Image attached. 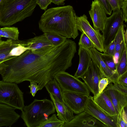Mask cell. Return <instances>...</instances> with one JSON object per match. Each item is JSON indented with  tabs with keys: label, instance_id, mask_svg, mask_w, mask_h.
Segmentation results:
<instances>
[{
	"label": "cell",
	"instance_id": "277c9868",
	"mask_svg": "<svg viewBox=\"0 0 127 127\" xmlns=\"http://www.w3.org/2000/svg\"><path fill=\"white\" fill-rule=\"evenodd\" d=\"M55 110L52 101L35 99L29 105L24 106L21 111V117L27 127H38Z\"/></svg>",
	"mask_w": 127,
	"mask_h": 127
},
{
	"label": "cell",
	"instance_id": "836d02e7",
	"mask_svg": "<svg viewBox=\"0 0 127 127\" xmlns=\"http://www.w3.org/2000/svg\"><path fill=\"white\" fill-rule=\"evenodd\" d=\"M109 83V80L106 77L100 80L98 84V95L103 92Z\"/></svg>",
	"mask_w": 127,
	"mask_h": 127
},
{
	"label": "cell",
	"instance_id": "d6a6232c",
	"mask_svg": "<svg viewBox=\"0 0 127 127\" xmlns=\"http://www.w3.org/2000/svg\"><path fill=\"white\" fill-rule=\"evenodd\" d=\"M113 10L121 9L124 0H107Z\"/></svg>",
	"mask_w": 127,
	"mask_h": 127
},
{
	"label": "cell",
	"instance_id": "d6986e66",
	"mask_svg": "<svg viewBox=\"0 0 127 127\" xmlns=\"http://www.w3.org/2000/svg\"><path fill=\"white\" fill-rule=\"evenodd\" d=\"M78 55L79 60L78 67L74 76L79 78L87 70L90 65L92 59L88 49L79 46Z\"/></svg>",
	"mask_w": 127,
	"mask_h": 127
},
{
	"label": "cell",
	"instance_id": "4fadbf2b",
	"mask_svg": "<svg viewBox=\"0 0 127 127\" xmlns=\"http://www.w3.org/2000/svg\"><path fill=\"white\" fill-rule=\"evenodd\" d=\"M107 127L104 124L83 111L74 116L69 122L64 123L62 127Z\"/></svg>",
	"mask_w": 127,
	"mask_h": 127
},
{
	"label": "cell",
	"instance_id": "8992f818",
	"mask_svg": "<svg viewBox=\"0 0 127 127\" xmlns=\"http://www.w3.org/2000/svg\"><path fill=\"white\" fill-rule=\"evenodd\" d=\"M62 90L76 93L87 96L90 91L84 82L65 71H60L54 76Z\"/></svg>",
	"mask_w": 127,
	"mask_h": 127
},
{
	"label": "cell",
	"instance_id": "ba28073f",
	"mask_svg": "<svg viewBox=\"0 0 127 127\" xmlns=\"http://www.w3.org/2000/svg\"><path fill=\"white\" fill-rule=\"evenodd\" d=\"M26 40L8 39L0 43V65L12 58L19 56L29 50Z\"/></svg>",
	"mask_w": 127,
	"mask_h": 127
},
{
	"label": "cell",
	"instance_id": "d590c367",
	"mask_svg": "<svg viewBox=\"0 0 127 127\" xmlns=\"http://www.w3.org/2000/svg\"><path fill=\"white\" fill-rule=\"evenodd\" d=\"M36 3L42 10L46 11L52 3L51 0H36Z\"/></svg>",
	"mask_w": 127,
	"mask_h": 127
},
{
	"label": "cell",
	"instance_id": "30bf717a",
	"mask_svg": "<svg viewBox=\"0 0 127 127\" xmlns=\"http://www.w3.org/2000/svg\"><path fill=\"white\" fill-rule=\"evenodd\" d=\"M112 101L117 115L127 107V89L116 84L109 83L103 91Z\"/></svg>",
	"mask_w": 127,
	"mask_h": 127
},
{
	"label": "cell",
	"instance_id": "9c48e42d",
	"mask_svg": "<svg viewBox=\"0 0 127 127\" xmlns=\"http://www.w3.org/2000/svg\"><path fill=\"white\" fill-rule=\"evenodd\" d=\"M76 26L78 30L85 34L94 44L95 48L101 52H104V47L102 34L95 30L90 25L86 15L77 16Z\"/></svg>",
	"mask_w": 127,
	"mask_h": 127
},
{
	"label": "cell",
	"instance_id": "f35d334b",
	"mask_svg": "<svg viewBox=\"0 0 127 127\" xmlns=\"http://www.w3.org/2000/svg\"><path fill=\"white\" fill-rule=\"evenodd\" d=\"M66 0H52V3L57 5H63L65 4L64 2Z\"/></svg>",
	"mask_w": 127,
	"mask_h": 127
},
{
	"label": "cell",
	"instance_id": "3957f363",
	"mask_svg": "<svg viewBox=\"0 0 127 127\" xmlns=\"http://www.w3.org/2000/svg\"><path fill=\"white\" fill-rule=\"evenodd\" d=\"M36 0H2L0 3V26H11L32 14Z\"/></svg>",
	"mask_w": 127,
	"mask_h": 127
},
{
	"label": "cell",
	"instance_id": "83f0119b",
	"mask_svg": "<svg viewBox=\"0 0 127 127\" xmlns=\"http://www.w3.org/2000/svg\"><path fill=\"white\" fill-rule=\"evenodd\" d=\"M79 46L87 49L95 48V46L89 38L84 33H82L78 43Z\"/></svg>",
	"mask_w": 127,
	"mask_h": 127
},
{
	"label": "cell",
	"instance_id": "603a6c76",
	"mask_svg": "<svg viewBox=\"0 0 127 127\" xmlns=\"http://www.w3.org/2000/svg\"><path fill=\"white\" fill-rule=\"evenodd\" d=\"M124 25L123 23L120 27L114 40L115 42V52H123L127 46L124 36Z\"/></svg>",
	"mask_w": 127,
	"mask_h": 127
},
{
	"label": "cell",
	"instance_id": "44dd1931",
	"mask_svg": "<svg viewBox=\"0 0 127 127\" xmlns=\"http://www.w3.org/2000/svg\"><path fill=\"white\" fill-rule=\"evenodd\" d=\"M26 40L29 50L32 51L53 46L44 33Z\"/></svg>",
	"mask_w": 127,
	"mask_h": 127
},
{
	"label": "cell",
	"instance_id": "8fae6325",
	"mask_svg": "<svg viewBox=\"0 0 127 127\" xmlns=\"http://www.w3.org/2000/svg\"><path fill=\"white\" fill-rule=\"evenodd\" d=\"M84 111L105 124L107 127H117L118 115L110 116L102 110L95 103L93 97L88 96Z\"/></svg>",
	"mask_w": 127,
	"mask_h": 127
},
{
	"label": "cell",
	"instance_id": "60d3db41",
	"mask_svg": "<svg viewBox=\"0 0 127 127\" xmlns=\"http://www.w3.org/2000/svg\"><path fill=\"white\" fill-rule=\"evenodd\" d=\"M2 0H0V2H1V1H2Z\"/></svg>",
	"mask_w": 127,
	"mask_h": 127
},
{
	"label": "cell",
	"instance_id": "b9f144b4",
	"mask_svg": "<svg viewBox=\"0 0 127 127\" xmlns=\"http://www.w3.org/2000/svg\"><path fill=\"white\" fill-rule=\"evenodd\" d=\"M124 1H127V0H124Z\"/></svg>",
	"mask_w": 127,
	"mask_h": 127
},
{
	"label": "cell",
	"instance_id": "f1b7e54d",
	"mask_svg": "<svg viewBox=\"0 0 127 127\" xmlns=\"http://www.w3.org/2000/svg\"><path fill=\"white\" fill-rule=\"evenodd\" d=\"M101 56L103 60L108 67L113 71L116 73V66L113 57L101 53Z\"/></svg>",
	"mask_w": 127,
	"mask_h": 127
},
{
	"label": "cell",
	"instance_id": "e575fe53",
	"mask_svg": "<svg viewBox=\"0 0 127 127\" xmlns=\"http://www.w3.org/2000/svg\"><path fill=\"white\" fill-rule=\"evenodd\" d=\"M30 82V84L29 87L30 89V93L32 96L34 97L37 92L39 90V87L36 82L31 81Z\"/></svg>",
	"mask_w": 127,
	"mask_h": 127
},
{
	"label": "cell",
	"instance_id": "74e56055",
	"mask_svg": "<svg viewBox=\"0 0 127 127\" xmlns=\"http://www.w3.org/2000/svg\"><path fill=\"white\" fill-rule=\"evenodd\" d=\"M124 16V21L126 22L127 21V1H124L121 7Z\"/></svg>",
	"mask_w": 127,
	"mask_h": 127
},
{
	"label": "cell",
	"instance_id": "7bdbcfd3",
	"mask_svg": "<svg viewBox=\"0 0 127 127\" xmlns=\"http://www.w3.org/2000/svg\"><path fill=\"white\" fill-rule=\"evenodd\" d=\"M51 1H52V0H51Z\"/></svg>",
	"mask_w": 127,
	"mask_h": 127
},
{
	"label": "cell",
	"instance_id": "9a60e30c",
	"mask_svg": "<svg viewBox=\"0 0 127 127\" xmlns=\"http://www.w3.org/2000/svg\"><path fill=\"white\" fill-rule=\"evenodd\" d=\"M89 13L93 22L94 29L102 32L104 29L108 17L97 0L93 1Z\"/></svg>",
	"mask_w": 127,
	"mask_h": 127
},
{
	"label": "cell",
	"instance_id": "2e32d148",
	"mask_svg": "<svg viewBox=\"0 0 127 127\" xmlns=\"http://www.w3.org/2000/svg\"><path fill=\"white\" fill-rule=\"evenodd\" d=\"M88 49L91 55L92 60L105 77L108 79L110 83L114 84L116 83L119 76L116 73L110 69L104 62L101 57V53L95 48H91Z\"/></svg>",
	"mask_w": 127,
	"mask_h": 127
},
{
	"label": "cell",
	"instance_id": "d4e9b609",
	"mask_svg": "<svg viewBox=\"0 0 127 127\" xmlns=\"http://www.w3.org/2000/svg\"><path fill=\"white\" fill-rule=\"evenodd\" d=\"M127 46L124 49L116 65V72L118 76L127 71Z\"/></svg>",
	"mask_w": 127,
	"mask_h": 127
},
{
	"label": "cell",
	"instance_id": "ac0fdd59",
	"mask_svg": "<svg viewBox=\"0 0 127 127\" xmlns=\"http://www.w3.org/2000/svg\"><path fill=\"white\" fill-rule=\"evenodd\" d=\"M57 113L59 119L65 123L70 121L73 118V113L64 102L60 101L57 98L51 94H49Z\"/></svg>",
	"mask_w": 127,
	"mask_h": 127
},
{
	"label": "cell",
	"instance_id": "cb8c5ba5",
	"mask_svg": "<svg viewBox=\"0 0 127 127\" xmlns=\"http://www.w3.org/2000/svg\"><path fill=\"white\" fill-rule=\"evenodd\" d=\"M19 32L17 27H6L0 28V36L12 40H18Z\"/></svg>",
	"mask_w": 127,
	"mask_h": 127
},
{
	"label": "cell",
	"instance_id": "8d00e7d4",
	"mask_svg": "<svg viewBox=\"0 0 127 127\" xmlns=\"http://www.w3.org/2000/svg\"><path fill=\"white\" fill-rule=\"evenodd\" d=\"M126 122L122 117L121 113L118 115L117 127H127Z\"/></svg>",
	"mask_w": 127,
	"mask_h": 127
},
{
	"label": "cell",
	"instance_id": "1f68e13d",
	"mask_svg": "<svg viewBox=\"0 0 127 127\" xmlns=\"http://www.w3.org/2000/svg\"><path fill=\"white\" fill-rule=\"evenodd\" d=\"M116 83L127 89V71L118 77Z\"/></svg>",
	"mask_w": 127,
	"mask_h": 127
},
{
	"label": "cell",
	"instance_id": "ab89813d",
	"mask_svg": "<svg viewBox=\"0 0 127 127\" xmlns=\"http://www.w3.org/2000/svg\"><path fill=\"white\" fill-rule=\"evenodd\" d=\"M1 38L2 37L0 36V43L3 41L2 40Z\"/></svg>",
	"mask_w": 127,
	"mask_h": 127
},
{
	"label": "cell",
	"instance_id": "5b68a950",
	"mask_svg": "<svg viewBox=\"0 0 127 127\" xmlns=\"http://www.w3.org/2000/svg\"><path fill=\"white\" fill-rule=\"evenodd\" d=\"M0 103L21 111L25 106L23 93L17 84L0 81Z\"/></svg>",
	"mask_w": 127,
	"mask_h": 127
},
{
	"label": "cell",
	"instance_id": "7c38bea8",
	"mask_svg": "<svg viewBox=\"0 0 127 127\" xmlns=\"http://www.w3.org/2000/svg\"><path fill=\"white\" fill-rule=\"evenodd\" d=\"M105 76L92 60L87 71L80 78L84 82L87 88L94 95L93 97L98 94V84L100 80Z\"/></svg>",
	"mask_w": 127,
	"mask_h": 127
},
{
	"label": "cell",
	"instance_id": "7402d4cb",
	"mask_svg": "<svg viewBox=\"0 0 127 127\" xmlns=\"http://www.w3.org/2000/svg\"><path fill=\"white\" fill-rule=\"evenodd\" d=\"M45 87L49 94L54 95L61 101L64 102L62 90L59 84L55 78L49 81Z\"/></svg>",
	"mask_w": 127,
	"mask_h": 127
},
{
	"label": "cell",
	"instance_id": "484cf974",
	"mask_svg": "<svg viewBox=\"0 0 127 127\" xmlns=\"http://www.w3.org/2000/svg\"><path fill=\"white\" fill-rule=\"evenodd\" d=\"M44 33L48 40L54 46H57L61 45L67 39L65 37L55 33L45 32Z\"/></svg>",
	"mask_w": 127,
	"mask_h": 127
},
{
	"label": "cell",
	"instance_id": "4dcf8cb0",
	"mask_svg": "<svg viewBox=\"0 0 127 127\" xmlns=\"http://www.w3.org/2000/svg\"><path fill=\"white\" fill-rule=\"evenodd\" d=\"M106 14L111 15L113 9L107 0H97Z\"/></svg>",
	"mask_w": 127,
	"mask_h": 127
},
{
	"label": "cell",
	"instance_id": "f546056e",
	"mask_svg": "<svg viewBox=\"0 0 127 127\" xmlns=\"http://www.w3.org/2000/svg\"><path fill=\"white\" fill-rule=\"evenodd\" d=\"M115 52V42L114 39L104 50V54L114 57Z\"/></svg>",
	"mask_w": 127,
	"mask_h": 127
},
{
	"label": "cell",
	"instance_id": "6da1fadb",
	"mask_svg": "<svg viewBox=\"0 0 127 127\" xmlns=\"http://www.w3.org/2000/svg\"><path fill=\"white\" fill-rule=\"evenodd\" d=\"M76 52V43L68 38L57 46L27 50L2 63V80L17 84L33 81L41 90L56 73L72 66Z\"/></svg>",
	"mask_w": 127,
	"mask_h": 127
},
{
	"label": "cell",
	"instance_id": "52a82bcc",
	"mask_svg": "<svg viewBox=\"0 0 127 127\" xmlns=\"http://www.w3.org/2000/svg\"><path fill=\"white\" fill-rule=\"evenodd\" d=\"M124 22L121 9L113 10L111 15L107 18L104 29L102 32L104 50L114 39L120 27Z\"/></svg>",
	"mask_w": 127,
	"mask_h": 127
},
{
	"label": "cell",
	"instance_id": "5bb4252c",
	"mask_svg": "<svg viewBox=\"0 0 127 127\" xmlns=\"http://www.w3.org/2000/svg\"><path fill=\"white\" fill-rule=\"evenodd\" d=\"M62 91L64 102L73 113L77 114L84 111L88 96L65 91Z\"/></svg>",
	"mask_w": 127,
	"mask_h": 127
},
{
	"label": "cell",
	"instance_id": "7a4b0ae2",
	"mask_svg": "<svg viewBox=\"0 0 127 127\" xmlns=\"http://www.w3.org/2000/svg\"><path fill=\"white\" fill-rule=\"evenodd\" d=\"M77 16L70 5L49 8L42 15L38 22L39 29L44 32L61 35L75 39L78 35Z\"/></svg>",
	"mask_w": 127,
	"mask_h": 127
},
{
	"label": "cell",
	"instance_id": "ffe728a7",
	"mask_svg": "<svg viewBox=\"0 0 127 127\" xmlns=\"http://www.w3.org/2000/svg\"><path fill=\"white\" fill-rule=\"evenodd\" d=\"M93 99L97 105L108 115L111 116L117 115L111 100L103 91L97 96L93 97Z\"/></svg>",
	"mask_w": 127,
	"mask_h": 127
},
{
	"label": "cell",
	"instance_id": "e0dca14e",
	"mask_svg": "<svg viewBox=\"0 0 127 127\" xmlns=\"http://www.w3.org/2000/svg\"><path fill=\"white\" fill-rule=\"evenodd\" d=\"M14 108L0 103V127H11L17 122L20 115L15 111Z\"/></svg>",
	"mask_w": 127,
	"mask_h": 127
},
{
	"label": "cell",
	"instance_id": "4316f807",
	"mask_svg": "<svg viewBox=\"0 0 127 127\" xmlns=\"http://www.w3.org/2000/svg\"><path fill=\"white\" fill-rule=\"evenodd\" d=\"M64 123L58 119L55 114H53L40 124L38 127H62Z\"/></svg>",
	"mask_w": 127,
	"mask_h": 127
}]
</instances>
